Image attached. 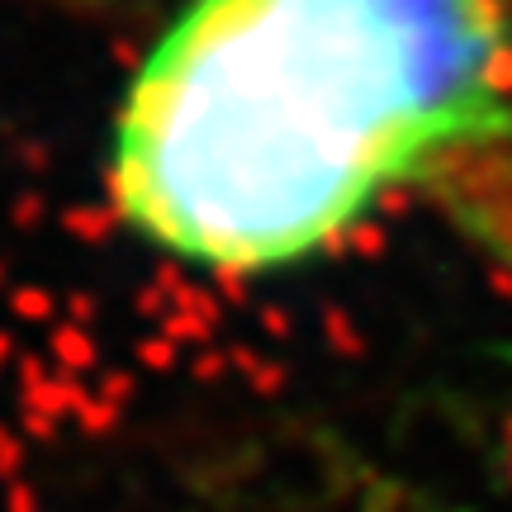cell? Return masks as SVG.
I'll list each match as a JSON object with an SVG mask.
<instances>
[{"instance_id": "1", "label": "cell", "mask_w": 512, "mask_h": 512, "mask_svg": "<svg viewBox=\"0 0 512 512\" xmlns=\"http://www.w3.org/2000/svg\"><path fill=\"white\" fill-rule=\"evenodd\" d=\"M110 214L209 280L422 200L512 271V0H181L110 124Z\"/></svg>"}, {"instance_id": "2", "label": "cell", "mask_w": 512, "mask_h": 512, "mask_svg": "<svg viewBox=\"0 0 512 512\" xmlns=\"http://www.w3.org/2000/svg\"><path fill=\"white\" fill-rule=\"evenodd\" d=\"M95 512H489L446 484L413 479V470L351 451H285V456L209 460L176 470L171 484L100 498ZM503 512V508H494Z\"/></svg>"}]
</instances>
